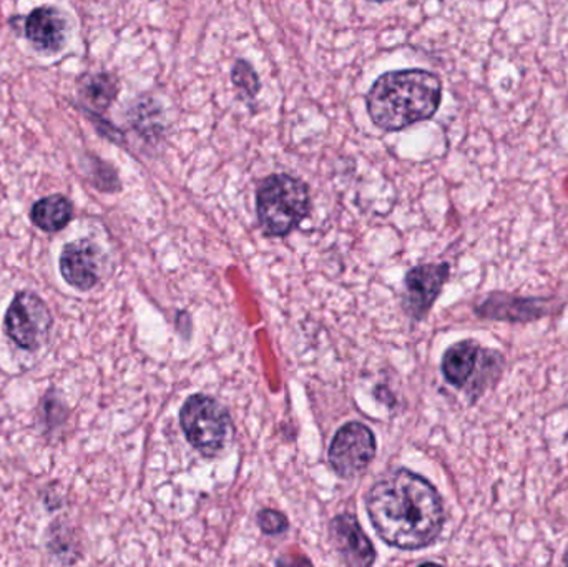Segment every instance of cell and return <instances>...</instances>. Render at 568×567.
Wrapping results in <instances>:
<instances>
[{"mask_svg": "<svg viewBox=\"0 0 568 567\" xmlns=\"http://www.w3.org/2000/svg\"><path fill=\"white\" fill-rule=\"evenodd\" d=\"M371 2H379V3H383V2H389V0H371Z\"/></svg>", "mask_w": 568, "mask_h": 567, "instance_id": "obj_19", "label": "cell"}, {"mask_svg": "<svg viewBox=\"0 0 568 567\" xmlns=\"http://www.w3.org/2000/svg\"><path fill=\"white\" fill-rule=\"evenodd\" d=\"M377 446L373 432L363 423L341 426L329 446V465L341 478H354L373 463Z\"/></svg>", "mask_w": 568, "mask_h": 567, "instance_id": "obj_7", "label": "cell"}, {"mask_svg": "<svg viewBox=\"0 0 568 567\" xmlns=\"http://www.w3.org/2000/svg\"><path fill=\"white\" fill-rule=\"evenodd\" d=\"M73 219V203L62 193L43 196L33 203L30 220L37 229L45 233L62 232Z\"/></svg>", "mask_w": 568, "mask_h": 567, "instance_id": "obj_14", "label": "cell"}, {"mask_svg": "<svg viewBox=\"0 0 568 567\" xmlns=\"http://www.w3.org/2000/svg\"><path fill=\"white\" fill-rule=\"evenodd\" d=\"M180 425L193 448L205 458H219L232 446L235 426L229 409L212 396H190L180 409Z\"/></svg>", "mask_w": 568, "mask_h": 567, "instance_id": "obj_4", "label": "cell"}, {"mask_svg": "<svg viewBox=\"0 0 568 567\" xmlns=\"http://www.w3.org/2000/svg\"><path fill=\"white\" fill-rule=\"evenodd\" d=\"M258 525L265 535H282L287 529V518L275 509H263L258 515Z\"/></svg>", "mask_w": 568, "mask_h": 567, "instance_id": "obj_17", "label": "cell"}, {"mask_svg": "<svg viewBox=\"0 0 568 567\" xmlns=\"http://www.w3.org/2000/svg\"><path fill=\"white\" fill-rule=\"evenodd\" d=\"M443 100V82L423 69L396 70L381 75L366 95L367 113L377 129L399 132L433 119Z\"/></svg>", "mask_w": 568, "mask_h": 567, "instance_id": "obj_2", "label": "cell"}, {"mask_svg": "<svg viewBox=\"0 0 568 567\" xmlns=\"http://www.w3.org/2000/svg\"><path fill=\"white\" fill-rule=\"evenodd\" d=\"M504 368V358L499 352L484 350L474 340H464L447 348L443 358V375L449 385L467 388L470 378L476 376L469 392L479 398L489 382L499 379Z\"/></svg>", "mask_w": 568, "mask_h": 567, "instance_id": "obj_5", "label": "cell"}, {"mask_svg": "<svg viewBox=\"0 0 568 567\" xmlns=\"http://www.w3.org/2000/svg\"><path fill=\"white\" fill-rule=\"evenodd\" d=\"M564 565L568 566V549H567L566 556H564Z\"/></svg>", "mask_w": 568, "mask_h": 567, "instance_id": "obj_18", "label": "cell"}, {"mask_svg": "<svg viewBox=\"0 0 568 567\" xmlns=\"http://www.w3.org/2000/svg\"><path fill=\"white\" fill-rule=\"evenodd\" d=\"M367 515L386 545L417 551L434 545L443 533L446 515L437 489L409 469H394L367 493Z\"/></svg>", "mask_w": 568, "mask_h": 567, "instance_id": "obj_1", "label": "cell"}, {"mask_svg": "<svg viewBox=\"0 0 568 567\" xmlns=\"http://www.w3.org/2000/svg\"><path fill=\"white\" fill-rule=\"evenodd\" d=\"M331 539L344 565L371 566L376 561V551L353 515H341L333 519Z\"/></svg>", "mask_w": 568, "mask_h": 567, "instance_id": "obj_12", "label": "cell"}, {"mask_svg": "<svg viewBox=\"0 0 568 567\" xmlns=\"http://www.w3.org/2000/svg\"><path fill=\"white\" fill-rule=\"evenodd\" d=\"M550 312L552 308L549 300L523 298V296L507 295V293H493L476 306L477 315L483 318L509 323L536 322Z\"/></svg>", "mask_w": 568, "mask_h": 567, "instance_id": "obj_11", "label": "cell"}, {"mask_svg": "<svg viewBox=\"0 0 568 567\" xmlns=\"http://www.w3.org/2000/svg\"><path fill=\"white\" fill-rule=\"evenodd\" d=\"M120 82L110 72H87L77 80L80 107L89 115H102L116 100Z\"/></svg>", "mask_w": 568, "mask_h": 567, "instance_id": "obj_13", "label": "cell"}, {"mask_svg": "<svg viewBox=\"0 0 568 567\" xmlns=\"http://www.w3.org/2000/svg\"><path fill=\"white\" fill-rule=\"evenodd\" d=\"M85 166L90 182H92L97 189L102 190V192H115V190L120 189L119 176H116L115 170H113L109 163L99 159V156H87Z\"/></svg>", "mask_w": 568, "mask_h": 567, "instance_id": "obj_15", "label": "cell"}, {"mask_svg": "<svg viewBox=\"0 0 568 567\" xmlns=\"http://www.w3.org/2000/svg\"><path fill=\"white\" fill-rule=\"evenodd\" d=\"M449 273L450 266L447 263L419 265L407 273L404 306L414 320L426 318L440 290L449 280Z\"/></svg>", "mask_w": 568, "mask_h": 567, "instance_id": "obj_10", "label": "cell"}, {"mask_svg": "<svg viewBox=\"0 0 568 567\" xmlns=\"http://www.w3.org/2000/svg\"><path fill=\"white\" fill-rule=\"evenodd\" d=\"M103 262L105 255L95 242L89 239L75 240L67 243L60 253V273L72 288L89 292L100 282Z\"/></svg>", "mask_w": 568, "mask_h": 567, "instance_id": "obj_8", "label": "cell"}, {"mask_svg": "<svg viewBox=\"0 0 568 567\" xmlns=\"http://www.w3.org/2000/svg\"><path fill=\"white\" fill-rule=\"evenodd\" d=\"M53 318L49 305L33 292H19L3 316V332L26 352H39L49 342Z\"/></svg>", "mask_w": 568, "mask_h": 567, "instance_id": "obj_6", "label": "cell"}, {"mask_svg": "<svg viewBox=\"0 0 568 567\" xmlns=\"http://www.w3.org/2000/svg\"><path fill=\"white\" fill-rule=\"evenodd\" d=\"M232 82L236 90L250 100L255 99L260 89H262L258 73L255 72L252 63L246 62V60H236L232 69Z\"/></svg>", "mask_w": 568, "mask_h": 567, "instance_id": "obj_16", "label": "cell"}, {"mask_svg": "<svg viewBox=\"0 0 568 567\" xmlns=\"http://www.w3.org/2000/svg\"><path fill=\"white\" fill-rule=\"evenodd\" d=\"M69 33V19L62 10L53 6L37 7L23 20V36L43 55L62 52Z\"/></svg>", "mask_w": 568, "mask_h": 567, "instance_id": "obj_9", "label": "cell"}, {"mask_svg": "<svg viewBox=\"0 0 568 567\" xmlns=\"http://www.w3.org/2000/svg\"><path fill=\"white\" fill-rule=\"evenodd\" d=\"M310 189L303 180L276 173L256 190V213L266 235L284 236L310 215Z\"/></svg>", "mask_w": 568, "mask_h": 567, "instance_id": "obj_3", "label": "cell"}]
</instances>
